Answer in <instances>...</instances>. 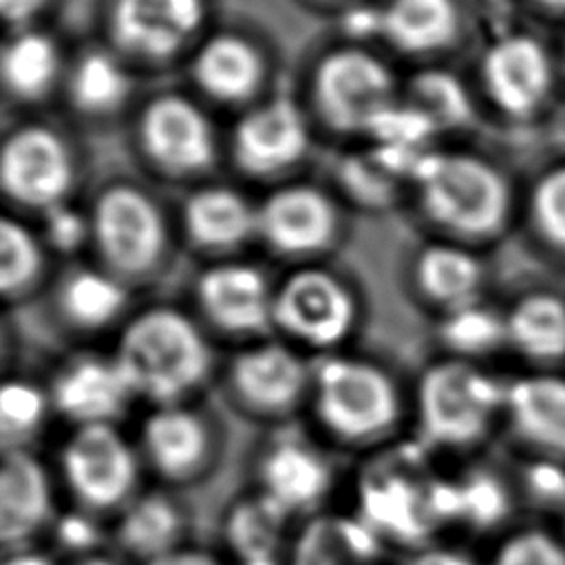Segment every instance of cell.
<instances>
[{"label": "cell", "mask_w": 565, "mask_h": 565, "mask_svg": "<svg viewBox=\"0 0 565 565\" xmlns=\"http://www.w3.org/2000/svg\"><path fill=\"white\" fill-rule=\"evenodd\" d=\"M530 218L545 243L565 252V163L545 170L534 181Z\"/></svg>", "instance_id": "38"}, {"label": "cell", "mask_w": 565, "mask_h": 565, "mask_svg": "<svg viewBox=\"0 0 565 565\" xmlns=\"http://www.w3.org/2000/svg\"><path fill=\"white\" fill-rule=\"evenodd\" d=\"M126 305V289L117 276L102 269H77L62 285V309L79 327L108 324Z\"/></svg>", "instance_id": "31"}, {"label": "cell", "mask_w": 565, "mask_h": 565, "mask_svg": "<svg viewBox=\"0 0 565 565\" xmlns=\"http://www.w3.org/2000/svg\"><path fill=\"white\" fill-rule=\"evenodd\" d=\"M508 344L523 358L552 364L565 360V300L550 291L519 298L505 313Z\"/></svg>", "instance_id": "25"}, {"label": "cell", "mask_w": 565, "mask_h": 565, "mask_svg": "<svg viewBox=\"0 0 565 565\" xmlns=\"http://www.w3.org/2000/svg\"><path fill=\"white\" fill-rule=\"evenodd\" d=\"M505 411V384L468 360L430 366L417 388L419 426L428 441L463 448L481 441Z\"/></svg>", "instance_id": "3"}, {"label": "cell", "mask_w": 565, "mask_h": 565, "mask_svg": "<svg viewBox=\"0 0 565 565\" xmlns=\"http://www.w3.org/2000/svg\"><path fill=\"white\" fill-rule=\"evenodd\" d=\"M338 179L355 201L369 207L388 203L399 181L373 157L371 150L364 154H351L342 159L338 168Z\"/></svg>", "instance_id": "39"}, {"label": "cell", "mask_w": 565, "mask_h": 565, "mask_svg": "<svg viewBox=\"0 0 565 565\" xmlns=\"http://www.w3.org/2000/svg\"><path fill=\"white\" fill-rule=\"evenodd\" d=\"M413 104H417L439 130L468 126L475 117L472 99L457 75L433 68L419 73L411 84Z\"/></svg>", "instance_id": "34"}, {"label": "cell", "mask_w": 565, "mask_h": 565, "mask_svg": "<svg viewBox=\"0 0 565 565\" xmlns=\"http://www.w3.org/2000/svg\"><path fill=\"white\" fill-rule=\"evenodd\" d=\"M60 73V49L55 40L35 29H20L2 51V82L22 99L42 97Z\"/></svg>", "instance_id": "27"}, {"label": "cell", "mask_w": 565, "mask_h": 565, "mask_svg": "<svg viewBox=\"0 0 565 565\" xmlns=\"http://www.w3.org/2000/svg\"><path fill=\"white\" fill-rule=\"evenodd\" d=\"M183 225L192 243L207 249H227L258 232V207H252L232 188L207 185L188 196Z\"/></svg>", "instance_id": "22"}, {"label": "cell", "mask_w": 565, "mask_h": 565, "mask_svg": "<svg viewBox=\"0 0 565 565\" xmlns=\"http://www.w3.org/2000/svg\"><path fill=\"white\" fill-rule=\"evenodd\" d=\"M338 207L313 185H285L258 207V234L282 254H313L338 234Z\"/></svg>", "instance_id": "14"}, {"label": "cell", "mask_w": 565, "mask_h": 565, "mask_svg": "<svg viewBox=\"0 0 565 565\" xmlns=\"http://www.w3.org/2000/svg\"><path fill=\"white\" fill-rule=\"evenodd\" d=\"M309 146V128L300 108L285 99H269L245 113L232 135L236 163L258 177L276 174L298 163Z\"/></svg>", "instance_id": "13"}, {"label": "cell", "mask_w": 565, "mask_h": 565, "mask_svg": "<svg viewBox=\"0 0 565 565\" xmlns=\"http://www.w3.org/2000/svg\"><path fill=\"white\" fill-rule=\"evenodd\" d=\"M563 57H565V53H563Z\"/></svg>", "instance_id": "51"}, {"label": "cell", "mask_w": 565, "mask_h": 565, "mask_svg": "<svg viewBox=\"0 0 565 565\" xmlns=\"http://www.w3.org/2000/svg\"><path fill=\"white\" fill-rule=\"evenodd\" d=\"M139 141L168 174H196L214 161L212 124L185 95L163 93L148 102L139 117Z\"/></svg>", "instance_id": "10"}, {"label": "cell", "mask_w": 565, "mask_h": 565, "mask_svg": "<svg viewBox=\"0 0 565 565\" xmlns=\"http://www.w3.org/2000/svg\"><path fill=\"white\" fill-rule=\"evenodd\" d=\"M148 565H221L218 561H214L212 556L203 554V552H192V550H177L172 554H166Z\"/></svg>", "instance_id": "44"}, {"label": "cell", "mask_w": 565, "mask_h": 565, "mask_svg": "<svg viewBox=\"0 0 565 565\" xmlns=\"http://www.w3.org/2000/svg\"><path fill=\"white\" fill-rule=\"evenodd\" d=\"M62 536L68 545H88L90 543V527L84 521H68L62 527Z\"/></svg>", "instance_id": "46"}, {"label": "cell", "mask_w": 565, "mask_h": 565, "mask_svg": "<svg viewBox=\"0 0 565 565\" xmlns=\"http://www.w3.org/2000/svg\"><path fill=\"white\" fill-rule=\"evenodd\" d=\"M141 448L163 479L188 481L207 466L212 435L199 415L181 406H159L143 424Z\"/></svg>", "instance_id": "19"}, {"label": "cell", "mask_w": 565, "mask_h": 565, "mask_svg": "<svg viewBox=\"0 0 565 565\" xmlns=\"http://www.w3.org/2000/svg\"><path fill=\"white\" fill-rule=\"evenodd\" d=\"M316 413L342 441H369L384 435L399 415L393 380L371 362L327 358L313 380Z\"/></svg>", "instance_id": "4"}, {"label": "cell", "mask_w": 565, "mask_h": 565, "mask_svg": "<svg viewBox=\"0 0 565 565\" xmlns=\"http://www.w3.org/2000/svg\"><path fill=\"white\" fill-rule=\"evenodd\" d=\"M260 479L265 494L285 512L311 508L329 488V466L307 446L285 441L263 459Z\"/></svg>", "instance_id": "24"}, {"label": "cell", "mask_w": 565, "mask_h": 565, "mask_svg": "<svg viewBox=\"0 0 565 565\" xmlns=\"http://www.w3.org/2000/svg\"><path fill=\"white\" fill-rule=\"evenodd\" d=\"M563 519H565V505H563Z\"/></svg>", "instance_id": "50"}, {"label": "cell", "mask_w": 565, "mask_h": 565, "mask_svg": "<svg viewBox=\"0 0 565 565\" xmlns=\"http://www.w3.org/2000/svg\"><path fill=\"white\" fill-rule=\"evenodd\" d=\"M4 565H51V563L46 558H42V556H35V554H15Z\"/></svg>", "instance_id": "47"}, {"label": "cell", "mask_w": 565, "mask_h": 565, "mask_svg": "<svg viewBox=\"0 0 565 565\" xmlns=\"http://www.w3.org/2000/svg\"><path fill=\"white\" fill-rule=\"evenodd\" d=\"M271 320L294 340L329 349L353 331L358 302L342 278L320 267H307L287 276L274 291Z\"/></svg>", "instance_id": "7"}, {"label": "cell", "mask_w": 565, "mask_h": 565, "mask_svg": "<svg viewBox=\"0 0 565 565\" xmlns=\"http://www.w3.org/2000/svg\"><path fill=\"white\" fill-rule=\"evenodd\" d=\"M46 413L44 393L22 380L7 382L0 391V430L4 450L20 448L42 426Z\"/></svg>", "instance_id": "36"}, {"label": "cell", "mask_w": 565, "mask_h": 565, "mask_svg": "<svg viewBox=\"0 0 565 565\" xmlns=\"http://www.w3.org/2000/svg\"><path fill=\"white\" fill-rule=\"evenodd\" d=\"M196 298L205 316L230 333H258L274 322V291L260 269L247 263H223L203 271Z\"/></svg>", "instance_id": "17"}, {"label": "cell", "mask_w": 565, "mask_h": 565, "mask_svg": "<svg viewBox=\"0 0 565 565\" xmlns=\"http://www.w3.org/2000/svg\"><path fill=\"white\" fill-rule=\"evenodd\" d=\"M44 238L57 252H75L90 238V218L66 201L57 203L44 212Z\"/></svg>", "instance_id": "42"}, {"label": "cell", "mask_w": 565, "mask_h": 565, "mask_svg": "<svg viewBox=\"0 0 565 565\" xmlns=\"http://www.w3.org/2000/svg\"><path fill=\"white\" fill-rule=\"evenodd\" d=\"M42 245L18 218L0 223V289L4 296L22 294L42 269Z\"/></svg>", "instance_id": "35"}, {"label": "cell", "mask_w": 565, "mask_h": 565, "mask_svg": "<svg viewBox=\"0 0 565 565\" xmlns=\"http://www.w3.org/2000/svg\"><path fill=\"white\" fill-rule=\"evenodd\" d=\"M536 4L550 9V11H558V13H565V0H534Z\"/></svg>", "instance_id": "48"}, {"label": "cell", "mask_w": 565, "mask_h": 565, "mask_svg": "<svg viewBox=\"0 0 565 565\" xmlns=\"http://www.w3.org/2000/svg\"><path fill=\"white\" fill-rule=\"evenodd\" d=\"M192 77L218 102H243L265 79V60L258 46L238 33H214L194 53Z\"/></svg>", "instance_id": "21"}, {"label": "cell", "mask_w": 565, "mask_h": 565, "mask_svg": "<svg viewBox=\"0 0 565 565\" xmlns=\"http://www.w3.org/2000/svg\"><path fill=\"white\" fill-rule=\"evenodd\" d=\"M73 565H113V563L106 561V558H99V556H88V558H82V561H77Z\"/></svg>", "instance_id": "49"}, {"label": "cell", "mask_w": 565, "mask_h": 565, "mask_svg": "<svg viewBox=\"0 0 565 565\" xmlns=\"http://www.w3.org/2000/svg\"><path fill=\"white\" fill-rule=\"evenodd\" d=\"M181 536V514L177 505L161 497L148 494L139 499L121 519L119 541L132 556L148 563L177 552Z\"/></svg>", "instance_id": "28"}, {"label": "cell", "mask_w": 565, "mask_h": 565, "mask_svg": "<svg viewBox=\"0 0 565 565\" xmlns=\"http://www.w3.org/2000/svg\"><path fill=\"white\" fill-rule=\"evenodd\" d=\"M75 179L68 143L49 126L26 124L4 137L0 152V183L20 205L49 207L64 203Z\"/></svg>", "instance_id": "8"}, {"label": "cell", "mask_w": 565, "mask_h": 565, "mask_svg": "<svg viewBox=\"0 0 565 565\" xmlns=\"http://www.w3.org/2000/svg\"><path fill=\"white\" fill-rule=\"evenodd\" d=\"M302 360L282 344H256L241 351L230 366V386L236 399L260 415L289 413L307 391Z\"/></svg>", "instance_id": "16"}, {"label": "cell", "mask_w": 565, "mask_h": 565, "mask_svg": "<svg viewBox=\"0 0 565 565\" xmlns=\"http://www.w3.org/2000/svg\"><path fill=\"white\" fill-rule=\"evenodd\" d=\"M287 512L263 494L241 505L230 519V543L247 565H271L282 536V516Z\"/></svg>", "instance_id": "32"}, {"label": "cell", "mask_w": 565, "mask_h": 565, "mask_svg": "<svg viewBox=\"0 0 565 565\" xmlns=\"http://www.w3.org/2000/svg\"><path fill=\"white\" fill-rule=\"evenodd\" d=\"M393 75L366 49L342 46L320 57L313 71V104L320 117L342 132H366L393 104Z\"/></svg>", "instance_id": "5"}, {"label": "cell", "mask_w": 565, "mask_h": 565, "mask_svg": "<svg viewBox=\"0 0 565 565\" xmlns=\"http://www.w3.org/2000/svg\"><path fill=\"white\" fill-rule=\"evenodd\" d=\"M424 214L439 227L466 236H494L508 223L512 190L490 161L468 152L428 150L411 179Z\"/></svg>", "instance_id": "2"}, {"label": "cell", "mask_w": 565, "mask_h": 565, "mask_svg": "<svg viewBox=\"0 0 565 565\" xmlns=\"http://www.w3.org/2000/svg\"><path fill=\"white\" fill-rule=\"evenodd\" d=\"M49 0H0V11L7 24L26 29V24L46 7Z\"/></svg>", "instance_id": "43"}, {"label": "cell", "mask_w": 565, "mask_h": 565, "mask_svg": "<svg viewBox=\"0 0 565 565\" xmlns=\"http://www.w3.org/2000/svg\"><path fill=\"white\" fill-rule=\"evenodd\" d=\"M439 338L461 360L483 355L508 342L505 316L475 300L446 311L439 327Z\"/></svg>", "instance_id": "33"}, {"label": "cell", "mask_w": 565, "mask_h": 565, "mask_svg": "<svg viewBox=\"0 0 565 565\" xmlns=\"http://www.w3.org/2000/svg\"><path fill=\"white\" fill-rule=\"evenodd\" d=\"M128 90V73L108 51H86L68 75V97L84 113H108L126 99Z\"/></svg>", "instance_id": "30"}, {"label": "cell", "mask_w": 565, "mask_h": 565, "mask_svg": "<svg viewBox=\"0 0 565 565\" xmlns=\"http://www.w3.org/2000/svg\"><path fill=\"white\" fill-rule=\"evenodd\" d=\"M492 565H565V543L545 530L527 527L499 545Z\"/></svg>", "instance_id": "41"}, {"label": "cell", "mask_w": 565, "mask_h": 565, "mask_svg": "<svg viewBox=\"0 0 565 565\" xmlns=\"http://www.w3.org/2000/svg\"><path fill=\"white\" fill-rule=\"evenodd\" d=\"M132 395L115 358H77L51 384L53 408L77 428L113 424L126 411Z\"/></svg>", "instance_id": "15"}, {"label": "cell", "mask_w": 565, "mask_h": 565, "mask_svg": "<svg viewBox=\"0 0 565 565\" xmlns=\"http://www.w3.org/2000/svg\"><path fill=\"white\" fill-rule=\"evenodd\" d=\"M113 358L132 393L159 406H177L210 371V347L203 333L172 307H152L135 316Z\"/></svg>", "instance_id": "1"}, {"label": "cell", "mask_w": 565, "mask_h": 565, "mask_svg": "<svg viewBox=\"0 0 565 565\" xmlns=\"http://www.w3.org/2000/svg\"><path fill=\"white\" fill-rule=\"evenodd\" d=\"M505 417L519 439L565 463V377L530 373L505 384Z\"/></svg>", "instance_id": "18"}, {"label": "cell", "mask_w": 565, "mask_h": 565, "mask_svg": "<svg viewBox=\"0 0 565 565\" xmlns=\"http://www.w3.org/2000/svg\"><path fill=\"white\" fill-rule=\"evenodd\" d=\"M90 238L117 274L137 276L157 265L166 249V223L152 196L135 185L99 192L88 214Z\"/></svg>", "instance_id": "6"}, {"label": "cell", "mask_w": 565, "mask_h": 565, "mask_svg": "<svg viewBox=\"0 0 565 565\" xmlns=\"http://www.w3.org/2000/svg\"><path fill=\"white\" fill-rule=\"evenodd\" d=\"M205 0H113L110 33L126 53L163 60L201 29Z\"/></svg>", "instance_id": "12"}, {"label": "cell", "mask_w": 565, "mask_h": 565, "mask_svg": "<svg viewBox=\"0 0 565 565\" xmlns=\"http://www.w3.org/2000/svg\"><path fill=\"white\" fill-rule=\"evenodd\" d=\"M435 121L413 102L408 104H388L369 126L366 135H371L373 143L404 148V150H430L428 143L437 135Z\"/></svg>", "instance_id": "37"}, {"label": "cell", "mask_w": 565, "mask_h": 565, "mask_svg": "<svg viewBox=\"0 0 565 565\" xmlns=\"http://www.w3.org/2000/svg\"><path fill=\"white\" fill-rule=\"evenodd\" d=\"M73 497L88 510L121 505L137 483V457L113 424L79 426L62 450Z\"/></svg>", "instance_id": "9"}, {"label": "cell", "mask_w": 565, "mask_h": 565, "mask_svg": "<svg viewBox=\"0 0 565 565\" xmlns=\"http://www.w3.org/2000/svg\"><path fill=\"white\" fill-rule=\"evenodd\" d=\"M375 550L369 527L347 519H324L302 534L296 565H369Z\"/></svg>", "instance_id": "29"}, {"label": "cell", "mask_w": 565, "mask_h": 565, "mask_svg": "<svg viewBox=\"0 0 565 565\" xmlns=\"http://www.w3.org/2000/svg\"><path fill=\"white\" fill-rule=\"evenodd\" d=\"M419 289L446 311L475 302L481 289L483 269L479 258L459 245H428L415 263Z\"/></svg>", "instance_id": "26"}, {"label": "cell", "mask_w": 565, "mask_h": 565, "mask_svg": "<svg viewBox=\"0 0 565 565\" xmlns=\"http://www.w3.org/2000/svg\"><path fill=\"white\" fill-rule=\"evenodd\" d=\"M457 516L470 521L472 525H492L505 516L510 499L503 486L488 475L468 477L457 483Z\"/></svg>", "instance_id": "40"}, {"label": "cell", "mask_w": 565, "mask_h": 565, "mask_svg": "<svg viewBox=\"0 0 565 565\" xmlns=\"http://www.w3.org/2000/svg\"><path fill=\"white\" fill-rule=\"evenodd\" d=\"M455 0H388L382 7V35L404 53H433L459 33Z\"/></svg>", "instance_id": "23"}, {"label": "cell", "mask_w": 565, "mask_h": 565, "mask_svg": "<svg viewBox=\"0 0 565 565\" xmlns=\"http://www.w3.org/2000/svg\"><path fill=\"white\" fill-rule=\"evenodd\" d=\"M51 516V483L26 450H4L0 472V539L7 547L29 541Z\"/></svg>", "instance_id": "20"}, {"label": "cell", "mask_w": 565, "mask_h": 565, "mask_svg": "<svg viewBox=\"0 0 565 565\" xmlns=\"http://www.w3.org/2000/svg\"><path fill=\"white\" fill-rule=\"evenodd\" d=\"M413 565H475V563L468 561L463 554H457L450 550H433L417 556Z\"/></svg>", "instance_id": "45"}, {"label": "cell", "mask_w": 565, "mask_h": 565, "mask_svg": "<svg viewBox=\"0 0 565 565\" xmlns=\"http://www.w3.org/2000/svg\"><path fill=\"white\" fill-rule=\"evenodd\" d=\"M481 79L501 113L523 119L545 104L552 90V62L534 35L508 33L483 53Z\"/></svg>", "instance_id": "11"}]
</instances>
